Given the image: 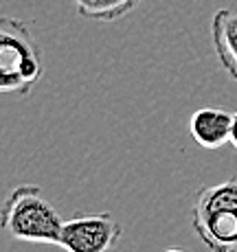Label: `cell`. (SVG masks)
Listing matches in <instances>:
<instances>
[{
  "instance_id": "cell-9",
  "label": "cell",
  "mask_w": 237,
  "mask_h": 252,
  "mask_svg": "<svg viewBox=\"0 0 237 252\" xmlns=\"http://www.w3.org/2000/svg\"><path fill=\"white\" fill-rule=\"evenodd\" d=\"M163 252H187V250H180V248H169V250H163Z\"/></svg>"
},
{
  "instance_id": "cell-8",
  "label": "cell",
  "mask_w": 237,
  "mask_h": 252,
  "mask_svg": "<svg viewBox=\"0 0 237 252\" xmlns=\"http://www.w3.org/2000/svg\"><path fill=\"white\" fill-rule=\"evenodd\" d=\"M231 145L237 149V112L233 114V125H231Z\"/></svg>"
},
{
  "instance_id": "cell-4",
  "label": "cell",
  "mask_w": 237,
  "mask_h": 252,
  "mask_svg": "<svg viewBox=\"0 0 237 252\" xmlns=\"http://www.w3.org/2000/svg\"><path fill=\"white\" fill-rule=\"evenodd\" d=\"M123 237V226L112 213H90L64 221L60 246L66 252H112Z\"/></svg>"
},
{
  "instance_id": "cell-5",
  "label": "cell",
  "mask_w": 237,
  "mask_h": 252,
  "mask_svg": "<svg viewBox=\"0 0 237 252\" xmlns=\"http://www.w3.org/2000/svg\"><path fill=\"white\" fill-rule=\"evenodd\" d=\"M233 114L222 108H200L191 114L189 132L193 140L204 149H220L231 143Z\"/></svg>"
},
{
  "instance_id": "cell-1",
  "label": "cell",
  "mask_w": 237,
  "mask_h": 252,
  "mask_svg": "<svg viewBox=\"0 0 237 252\" xmlns=\"http://www.w3.org/2000/svg\"><path fill=\"white\" fill-rule=\"evenodd\" d=\"M44 75V55L29 22L4 16L0 20V90L27 96Z\"/></svg>"
},
{
  "instance_id": "cell-7",
  "label": "cell",
  "mask_w": 237,
  "mask_h": 252,
  "mask_svg": "<svg viewBox=\"0 0 237 252\" xmlns=\"http://www.w3.org/2000/svg\"><path fill=\"white\" fill-rule=\"evenodd\" d=\"M77 13L86 20L114 22L125 18L141 4V0H72Z\"/></svg>"
},
{
  "instance_id": "cell-3",
  "label": "cell",
  "mask_w": 237,
  "mask_h": 252,
  "mask_svg": "<svg viewBox=\"0 0 237 252\" xmlns=\"http://www.w3.org/2000/svg\"><path fill=\"white\" fill-rule=\"evenodd\" d=\"M2 228L18 241L60 246L64 220L35 184L16 187L2 206Z\"/></svg>"
},
{
  "instance_id": "cell-6",
  "label": "cell",
  "mask_w": 237,
  "mask_h": 252,
  "mask_svg": "<svg viewBox=\"0 0 237 252\" xmlns=\"http://www.w3.org/2000/svg\"><path fill=\"white\" fill-rule=\"evenodd\" d=\"M211 42L220 66L237 81V11L217 9L211 18Z\"/></svg>"
},
{
  "instance_id": "cell-2",
  "label": "cell",
  "mask_w": 237,
  "mask_h": 252,
  "mask_svg": "<svg viewBox=\"0 0 237 252\" xmlns=\"http://www.w3.org/2000/svg\"><path fill=\"white\" fill-rule=\"evenodd\" d=\"M191 226L209 252H237V178L198 189Z\"/></svg>"
}]
</instances>
